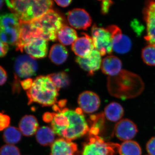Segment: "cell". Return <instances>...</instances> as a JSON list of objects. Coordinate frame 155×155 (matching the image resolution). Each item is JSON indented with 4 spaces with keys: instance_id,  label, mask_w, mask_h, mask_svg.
Wrapping results in <instances>:
<instances>
[{
    "instance_id": "5",
    "label": "cell",
    "mask_w": 155,
    "mask_h": 155,
    "mask_svg": "<svg viewBox=\"0 0 155 155\" xmlns=\"http://www.w3.org/2000/svg\"><path fill=\"white\" fill-rule=\"evenodd\" d=\"M38 68L37 62L34 58L26 55L19 56L16 58L14 65V77L12 91H20V78H30L36 74Z\"/></svg>"
},
{
    "instance_id": "21",
    "label": "cell",
    "mask_w": 155,
    "mask_h": 155,
    "mask_svg": "<svg viewBox=\"0 0 155 155\" xmlns=\"http://www.w3.org/2000/svg\"><path fill=\"white\" fill-rule=\"evenodd\" d=\"M103 114L109 121L118 122L124 116V110L119 103L113 102L106 106Z\"/></svg>"
},
{
    "instance_id": "14",
    "label": "cell",
    "mask_w": 155,
    "mask_h": 155,
    "mask_svg": "<svg viewBox=\"0 0 155 155\" xmlns=\"http://www.w3.org/2000/svg\"><path fill=\"white\" fill-rule=\"evenodd\" d=\"M78 102L79 108L87 114L94 113L99 109L101 105L99 97L91 91H85L81 94L78 97Z\"/></svg>"
},
{
    "instance_id": "11",
    "label": "cell",
    "mask_w": 155,
    "mask_h": 155,
    "mask_svg": "<svg viewBox=\"0 0 155 155\" xmlns=\"http://www.w3.org/2000/svg\"><path fill=\"white\" fill-rule=\"evenodd\" d=\"M67 16L69 24L73 28L86 30L91 25V17L84 9H73L67 13Z\"/></svg>"
},
{
    "instance_id": "10",
    "label": "cell",
    "mask_w": 155,
    "mask_h": 155,
    "mask_svg": "<svg viewBox=\"0 0 155 155\" xmlns=\"http://www.w3.org/2000/svg\"><path fill=\"white\" fill-rule=\"evenodd\" d=\"M114 134L119 140L123 141L131 140L138 132L136 125L130 119H121L115 126Z\"/></svg>"
},
{
    "instance_id": "33",
    "label": "cell",
    "mask_w": 155,
    "mask_h": 155,
    "mask_svg": "<svg viewBox=\"0 0 155 155\" xmlns=\"http://www.w3.org/2000/svg\"><path fill=\"white\" fill-rule=\"evenodd\" d=\"M9 45L0 39V58H3L7 54L9 51Z\"/></svg>"
},
{
    "instance_id": "2",
    "label": "cell",
    "mask_w": 155,
    "mask_h": 155,
    "mask_svg": "<svg viewBox=\"0 0 155 155\" xmlns=\"http://www.w3.org/2000/svg\"><path fill=\"white\" fill-rule=\"evenodd\" d=\"M107 85L111 95L122 99L135 97L139 95L144 88L141 78L124 69L116 76H108Z\"/></svg>"
},
{
    "instance_id": "18",
    "label": "cell",
    "mask_w": 155,
    "mask_h": 155,
    "mask_svg": "<svg viewBox=\"0 0 155 155\" xmlns=\"http://www.w3.org/2000/svg\"><path fill=\"white\" fill-rule=\"evenodd\" d=\"M122 62L119 58L111 55L104 58L101 65L103 73L111 77L119 74L122 70Z\"/></svg>"
},
{
    "instance_id": "3",
    "label": "cell",
    "mask_w": 155,
    "mask_h": 155,
    "mask_svg": "<svg viewBox=\"0 0 155 155\" xmlns=\"http://www.w3.org/2000/svg\"><path fill=\"white\" fill-rule=\"evenodd\" d=\"M26 94L28 104L36 103L43 106H51L57 102L58 90L48 76L40 75L33 81Z\"/></svg>"
},
{
    "instance_id": "36",
    "label": "cell",
    "mask_w": 155,
    "mask_h": 155,
    "mask_svg": "<svg viewBox=\"0 0 155 155\" xmlns=\"http://www.w3.org/2000/svg\"><path fill=\"white\" fill-rule=\"evenodd\" d=\"M53 118H54V113H46L43 116V119L46 122H51Z\"/></svg>"
},
{
    "instance_id": "34",
    "label": "cell",
    "mask_w": 155,
    "mask_h": 155,
    "mask_svg": "<svg viewBox=\"0 0 155 155\" xmlns=\"http://www.w3.org/2000/svg\"><path fill=\"white\" fill-rule=\"evenodd\" d=\"M33 81L31 78H27L20 81V84L23 89L26 91L29 90L32 86Z\"/></svg>"
},
{
    "instance_id": "39",
    "label": "cell",
    "mask_w": 155,
    "mask_h": 155,
    "mask_svg": "<svg viewBox=\"0 0 155 155\" xmlns=\"http://www.w3.org/2000/svg\"></svg>"
},
{
    "instance_id": "13",
    "label": "cell",
    "mask_w": 155,
    "mask_h": 155,
    "mask_svg": "<svg viewBox=\"0 0 155 155\" xmlns=\"http://www.w3.org/2000/svg\"><path fill=\"white\" fill-rule=\"evenodd\" d=\"M24 51L32 58H45L47 55L48 41L41 38L32 39L24 46L23 51Z\"/></svg>"
},
{
    "instance_id": "4",
    "label": "cell",
    "mask_w": 155,
    "mask_h": 155,
    "mask_svg": "<svg viewBox=\"0 0 155 155\" xmlns=\"http://www.w3.org/2000/svg\"><path fill=\"white\" fill-rule=\"evenodd\" d=\"M31 21L37 29L41 38L53 41L57 40L58 31L65 25L63 17L53 9L41 17Z\"/></svg>"
},
{
    "instance_id": "15",
    "label": "cell",
    "mask_w": 155,
    "mask_h": 155,
    "mask_svg": "<svg viewBox=\"0 0 155 155\" xmlns=\"http://www.w3.org/2000/svg\"><path fill=\"white\" fill-rule=\"evenodd\" d=\"M19 41L16 47V50L22 52L25 44L32 39L39 38V36L36 28L31 21L19 20Z\"/></svg>"
},
{
    "instance_id": "19",
    "label": "cell",
    "mask_w": 155,
    "mask_h": 155,
    "mask_svg": "<svg viewBox=\"0 0 155 155\" xmlns=\"http://www.w3.org/2000/svg\"><path fill=\"white\" fill-rule=\"evenodd\" d=\"M113 51L120 54H126L131 49V40L127 35L122 34V31H118L112 35Z\"/></svg>"
},
{
    "instance_id": "6",
    "label": "cell",
    "mask_w": 155,
    "mask_h": 155,
    "mask_svg": "<svg viewBox=\"0 0 155 155\" xmlns=\"http://www.w3.org/2000/svg\"><path fill=\"white\" fill-rule=\"evenodd\" d=\"M119 145L106 142L98 135L90 134L88 141L84 145L81 155H114L118 152Z\"/></svg>"
},
{
    "instance_id": "8",
    "label": "cell",
    "mask_w": 155,
    "mask_h": 155,
    "mask_svg": "<svg viewBox=\"0 0 155 155\" xmlns=\"http://www.w3.org/2000/svg\"><path fill=\"white\" fill-rule=\"evenodd\" d=\"M5 2L12 14L19 20L28 21L35 19L33 0H7Z\"/></svg>"
},
{
    "instance_id": "7",
    "label": "cell",
    "mask_w": 155,
    "mask_h": 155,
    "mask_svg": "<svg viewBox=\"0 0 155 155\" xmlns=\"http://www.w3.org/2000/svg\"><path fill=\"white\" fill-rule=\"evenodd\" d=\"M92 38L95 49L101 55H110L113 51L112 36L107 28L98 27L96 24L91 28Z\"/></svg>"
},
{
    "instance_id": "22",
    "label": "cell",
    "mask_w": 155,
    "mask_h": 155,
    "mask_svg": "<svg viewBox=\"0 0 155 155\" xmlns=\"http://www.w3.org/2000/svg\"><path fill=\"white\" fill-rule=\"evenodd\" d=\"M49 57L54 64L61 65L67 61L68 57V51L63 45L56 44L51 48Z\"/></svg>"
},
{
    "instance_id": "20",
    "label": "cell",
    "mask_w": 155,
    "mask_h": 155,
    "mask_svg": "<svg viewBox=\"0 0 155 155\" xmlns=\"http://www.w3.org/2000/svg\"><path fill=\"white\" fill-rule=\"evenodd\" d=\"M19 129L22 134L31 136L36 134L38 129V123L36 118L32 115H25L20 120Z\"/></svg>"
},
{
    "instance_id": "38",
    "label": "cell",
    "mask_w": 155,
    "mask_h": 155,
    "mask_svg": "<svg viewBox=\"0 0 155 155\" xmlns=\"http://www.w3.org/2000/svg\"><path fill=\"white\" fill-rule=\"evenodd\" d=\"M4 2L5 1H2V0H0V10L2 9L3 8V6L4 5Z\"/></svg>"
},
{
    "instance_id": "1",
    "label": "cell",
    "mask_w": 155,
    "mask_h": 155,
    "mask_svg": "<svg viewBox=\"0 0 155 155\" xmlns=\"http://www.w3.org/2000/svg\"><path fill=\"white\" fill-rule=\"evenodd\" d=\"M51 127L55 134L70 140L81 137L90 130L80 108L75 110L64 108L54 113Z\"/></svg>"
},
{
    "instance_id": "30",
    "label": "cell",
    "mask_w": 155,
    "mask_h": 155,
    "mask_svg": "<svg viewBox=\"0 0 155 155\" xmlns=\"http://www.w3.org/2000/svg\"><path fill=\"white\" fill-rule=\"evenodd\" d=\"M11 118L8 115L0 112V131L5 130L9 127Z\"/></svg>"
},
{
    "instance_id": "12",
    "label": "cell",
    "mask_w": 155,
    "mask_h": 155,
    "mask_svg": "<svg viewBox=\"0 0 155 155\" xmlns=\"http://www.w3.org/2000/svg\"><path fill=\"white\" fill-rule=\"evenodd\" d=\"M101 56L98 51L94 49L86 58L77 57L75 61L83 70L88 72L89 75H93L101 67Z\"/></svg>"
},
{
    "instance_id": "35",
    "label": "cell",
    "mask_w": 155,
    "mask_h": 155,
    "mask_svg": "<svg viewBox=\"0 0 155 155\" xmlns=\"http://www.w3.org/2000/svg\"><path fill=\"white\" fill-rule=\"evenodd\" d=\"M8 78V75L6 70L0 66V86H2L6 83Z\"/></svg>"
},
{
    "instance_id": "31",
    "label": "cell",
    "mask_w": 155,
    "mask_h": 155,
    "mask_svg": "<svg viewBox=\"0 0 155 155\" xmlns=\"http://www.w3.org/2000/svg\"><path fill=\"white\" fill-rule=\"evenodd\" d=\"M146 150L149 155H155V137L150 139L146 144Z\"/></svg>"
},
{
    "instance_id": "16",
    "label": "cell",
    "mask_w": 155,
    "mask_h": 155,
    "mask_svg": "<svg viewBox=\"0 0 155 155\" xmlns=\"http://www.w3.org/2000/svg\"><path fill=\"white\" fill-rule=\"evenodd\" d=\"M72 45V50L76 55L81 58L88 56L94 49L92 38L87 34L81 33Z\"/></svg>"
},
{
    "instance_id": "17",
    "label": "cell",
    "mask_w": 155,
    "mask_h": 155,
    "mask_svg": "<svg viewBox=\"0 0 155 155\" xmlns=\"http://www.w3.org/2000/svg\"><path fill=\"white\" fill-rule=\"evenodd\" d=\"M77 150V144L72 140L58 139L52 144L51 155H75Z\"/></svg>"
},
{
    "instance_id": "23",
    "label": "cell",
    "mask_w": 155,
    "mask_h": 155,
    "mask_svg": "<svg viewBox=\"0 0 155 155\" xmlns=\"http://www.w3.org/2000/svg\"><path fill=\"white\" fill-rule=\"evenodd\" d=\"M78 38L77 32L75 29L67 25H64L59 31L57 39L62 44L69 45L72 44Z\"/></svg>"
},
{
    "instance_id": "9",
    "label": "cell",
    "mask_w": 155,
    "mask_h": 155,
    "mask_svg": "<svg viewBox=\"0 0 155 155\" xmlns=\"http://www.w3.org/2000/svg\"><path fill=\"white\" fill-rule=\"evenodd\" d=\"M143 14L146 25L145 40L148 44H155V1L145 2Z\"/></svg>"
},
{
    "instance_id": "24",
    "label": "cell",
    "mask_w": 155,
    "mask_h": 155,
    "mask_svg": "<svg viewBox=\"0 0 155 155\" xmlns=\"http://www.w3.org/2000/svg\"><path fill=\"white\" fill-rule=\"evenodd\" d=\"M38 142L41 145H50L52 144L55 139V133L52 128L44 126L40 127L35 134Z\"/></svg>"
},
{
    "instance_id": "37",
    "label": "cell",
    "mask_w": 155,
    "mask_h": 155,
    "mask_svg": "<svg viewBox=\"0 0 155 155\" xmlns=\"http://www.w3.org/2000/svg\"><path fill=\"white\" fill-rule=\"evenodd\" d=\"M72 1L71 0L69 1H55V2L58 5L62 7H67L70 5V3L72 2Z\"/></svg>"
},
{
    "instance_id": "28",
    "label": "cell",
    "mask_w": 155,
    "mask_h": 155,
    "mask_svg": "<svg viewBox=\"0 0 155 155\" xmlns=\"http://www.w3.org/2000/svg\"><path fill=\"white\" fill-rule=\"evenodd\" d=\"M141 58L143 62L150 66H155V44H148L142 50Z\"/></svg>"
},
{
    "instance_id": "29",
    "label": "cell",
    "mask_w": 155,
    "mask_h": 155,
    "mask_svg": "<svg viewBox=\"0 0 155 155\" xmlns=\"http://www.w3.org/2000/svg\"><path fill=\"white\" fill-rule=\"evenodd\" d=\"M0 155H20V151L16 146L7 144L0 148Z\"/></svg>"
},
{
    "instance_id": "26",
    "label": "cell",
    "mask_w": 155,
    "mask_h": 155,
    "mask_svg": "<svg viewBox=\"0 0 155 155\" xmlns=\"http://www.w3.org/2000/svg\"><path fill=\"white\" fill-rule=\"evenodd\" d=\"M22 133L20 130L14 126H9L3 133V138L7 144H16L21 140Z\"/></svg>"
},
{
    "instance_id": "25",
    "label": "cell",
    "mask_w": 155,
    "mask_h": 155,
    "mask_svg": "<svg viewBox=\"0 0 155 155\" xmlns=\"http://www.w3.org/2000/svg\"><path fill=\"white\" fill-rule=\"evenodd\" d=\"M120 155H141L142 150L138 143L134 140L124 141L119 145Z\"/></svg>"
},
{
    "instance_id": "27",
    "label": "cell",
    "mask_w": 155,
    "mask_h": 155,
    "mask_svg": "<svg viewBox=\"0 0 155 155\" xmlns=\"http://www.w3.org/2000/svg\"><path fill=\"white\" fill-rule=\"evenodd\" d=\"M59 91L61 88L68 86L70 84L69 75L66 72L52 73L48 75Z\"/></svg>"
},
{
    "instance_id": "32",
    "label": "cell",
    "mask_w": 155,
    "mask_h": 155,
    "mask_svg": "<svg viewBox=\"0 0 155 155\" xmlns=\"http://www.w3.org/2000/svg\"><path fill=\"white\" fill-rule=\"evenodd\" d=\"M111 1H102L101 3V12L104 15L108 14L110 7L114 4Z\"/></svg>"
}]
</instances>
